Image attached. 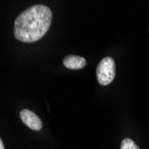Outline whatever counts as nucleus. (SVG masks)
Listing matches in <instances>:
<instances>
[{
	"label": "nucleus",
	"mask_w": 149,
	"mask_h": 149,
	"mask_svg": "<svg viewBox=\"0 0 149 149\" xmlns=\"http://www.w3.org/2000/svg\"><path fill=\"white\" fill-rule=\"evenodd\" d=\"M0 149H5V146H4V144H3V141L1 139H0Z\"/></svg>",
	"instance_id": "6"
},
{
	"label": "nucleus",
	"mask_w": 149,
	"mask_h": 149,
	"mask_svg": "<svg viewBox=\"0 0 149 149\" xmlns=\"http://www.w3.org/2000/svg\"><path fill=\"white\" fill-rule=\"evenodd\" d=\"M52 17V11L44 5H35L24 10L15 22V38L24 43L38 41L50 28Z\"/></svg>",
	"instance_id": "1"
},
{
	"label": "nucleus",
	"mask_w": 149,
	"mask_h": 149,
	"mask_svg": "<svg viewBox=\"0 0 149 149\" xmlns=\"http://www.w3.org/2000/svg\"><path fill=\"white\" fill-rule=\"evenodd\" d=\"M21 120L23 121V123L33 130H40L42 129V121L39 117L35 114L33 112L28 109H23L20 113Z\"/></svg>",
	"instance_id": "3"
},
{
	"label": "nucleus",
	"mask_w": 149,
	"mask_h": 149,
	"mask_svg": "<svg viewBox=\"0 0 149 149\" xmlns=\"http://www.w3.org/2000/svg\"><path fill=\"white\" fill-rule=\"evenodd\" d=\"M63 63L64 67L70 70H80L83 69L87 64V61L84 57H81L79 56L69 55L66 56L63 59Z\"/></svg>",
	"instance_id": "4"
},
{
	"label": "nucleus",
	"mask_w": 149,
	"mask_h": 149,
	"mask_svg": "<svg viewBox=\"0 0 149 149\" xmlns=\"http://www.w3.org/2000/svg\"><path fill=\"white\" fill-rule=\"evenodd\" d=\"M115 78V62L113 57L103 58L97 67V79L100 85L107 86Z\"/></svg>",
	"instance_id": "2"
},
{
	"label": "nucleus",
	"mask_w": 149,
	"mask_h": 149,
	"mask_svg": "<svg viewBox=\"0 0 149 149\" xmlns=\"http://www.w3.org/2000/svg\"><path fill=\"white\" fill-rule=\"evenodd\" d=\"M120 149H140L131 139L126 138L120 144Z\"/></svg>",
	"instance_id": "5"
}]
</instances>
